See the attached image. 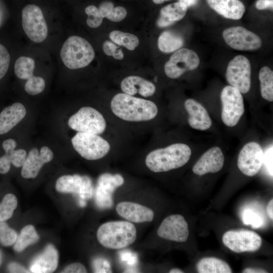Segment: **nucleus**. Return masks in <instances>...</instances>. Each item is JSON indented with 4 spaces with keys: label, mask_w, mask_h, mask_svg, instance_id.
<instances>
[{
    "label": "nucleus",
    "mask_w": 273,
    "mask_h": 273,
    "mask_svg": "<svg viewBox=\"0 0 273 273\" xmlns=\"http://www.w3.org/2000/svg\"><path fill=\"white\" fill-rule=\"evenodd\" d=\"M97 237L104 247L120 249L128 247L135 241L136 230L134 224L128 221H109L99 227Z\"/></svg>",
    "instance_id": "obj_3"
},
{
    "label": "nucleus",
    "mask_w": 273,
    "mask_h": 273,
    "mask_svg": "<svg viewBox=\"0 0 273 273\" xmlns=\"http://www.w3.org/2000/svg\"><path fill=\"white\" fill-rule=\"evenodd\" d=\"M39 239L34 227L32 225L25 226L17 236L14 249L17 252H21L29 245L36 243Z\"/></svg>",
    "instance_id": "obj_30"
},
{
    "label": "nucleus",
    "mask_w": 273,
    "mask_h": 273,
    "mask_svg": "<svg viewBox=\"0 0 273 273\" xmlns=\"http://www.w3.org/2000/svg\"><path fill=\"white\" fill-rule=\"evenodd\" d=\"M35 62L33 59L22 56L18 58L14 65V72L16 76L22 79H28L33 76Z\"/></svg>",
    "instance_id": "obj_32"
},
{
    "label": "nucleus",
    "mask_w": 273,
    "mask_h": 273,
    "mask_svg": "<svg viewBox=\"0 0 273 273\" xmlns=\"http://www.w3.org/2000/svg\"><path fill=\"white\" fill-rule=\"evenodd\" d=\"M85 12L88 16L86 23L89 27L95 28L101 25L104 17L98 8L93 5L88 6L85 8Z\"/></svg>",
    "instance_id": "obj_36"
},
{
    "label": "nucleus",
    "mask_w": 273,
    "mask_h": 273,
    "mask_svg": "<svg viewBox=\"0 0 273 273\" xmlns=\"http://www.w3.org/2000/svg\"><path fill=\"white\" fill-rule=\"evenodd\" d=\"M272 146L270 147L264 154L263 163H264L265 168L268 174L272 176Z\"/></svg>",
    "instance_id": "obj_41"
},
{
    "label": "nucleus",
    "mask_w": 273,
    "mask_h": 273,
    "mask_svg": "<svg viewBox=\"0 0 273 273\" xmlns=\"http://www.w3.org/2000/svg\"><path fill=\"white\" fill-rule=\"evenodd\" d=\"M169 273H183L184 271L178 268H173L169 270Z\"/></svg>",
    "instance_id": "obj_51"
},
{
    "label": "nucleus",
    "mask_w": 273,
    "mask_h": 273,
    "mask_svg": "<svg viewBox=\"0 0 273 273\" xmlns=\"http://www.w3.org/2000/svg\"><path fill=\"white\" fill-rule=\"evenodd\" d=\"M242 220L245 224H250L253 228L260 227L263 224L261 216L255 211L250 210H245L242 215Z\"/></svg>",
    "instance_id": "obj_37"
},
{
    "label": "nucleus",
    "mask_w": 273,
    "mask_h": 273,
    "mask_svg": "<svg viewBox=\"0 0 273 273\" xmlns=\"http://www.w3.org/2000/svg\"><path fill=\"white\" fill-rule=\"evenodd\" d=\"M16 231L11 229L4 221L0 222V242L5 246H9L15 243L17 238Z\"/></svg>",
    "instance_id": "obj_34"
},
{
    "label": "nucleus",
    "mask_w": 273,
    "mask_h": 273,
    "mask_svg": "<svg viewBox=\"0 0 273 273\" xmlns=\"http://www.w3.org/2000/svg\"><path fill=\"white\" fill-rule=\"evenodd\" d=\"M118 48V46L108 40L105 41L103 44V51L107 56H112L114 52Z\"/></svg>",
    "instance_id": "obj_44"
},
{
    "label": "nucleus",
    "mask_w": 273,
    "mask_h": 273,
    "mask_svg": "<svg viewBox=\"0 0 273 273\" xmlns=\"http://www.w3.org/2000/svg\"><path fill=\"white\" fill-rule=\"evenodd\" d=\"M251 67L250 62L245 56L238 55L229 63L225 74L231 86L241 93H248L251 87Z\"/></svg>",
    "instance_id": "obj_10"
},
{
    "label": "nucleus",
    "mask_w": 273,
    "mask_h": 273,
    "mask_svg": "<svg viewBox=\"0 0 273 273\" xmlns=\"http://www.w3.org/2000/svg\"><path fill=\"white\" fill-rule=\"evenodd\" d=\"M60 56L67 68L77 69L89 64L94 60L95 53L88 41L80 36L74 35L68 38L63 44Z\"/></svg>",
    "instance_id": "obj_4"
},
{
    "label": "nucleus",
    "mask_w": 273,
    "mask_h": 273,
    "mask_svg": "<svg viewBox=\"0 0 273 273\" xmlns=\"http://www.w3.org/2000/svg\"><path fill=\"white\" fill-rule=\"evenodd\" d=\"M109 37L116 44L123 46L130 51L134 50L140 43L138 37L135 35L119 30L111 31Z\"/></svg>",
    "instance_id": "obj_31"
},
{
    "label": "nucleus",
    "mask_w": 273,
    "mask_h": 273,
    "mask_svg": "<svg viewBox=\"0 0 273 273\" xmlns=\"http://www.w3.org/2000/svg\"><path fill=\"white\" fill-rule=\"evenodd\" d=\"M16 141L12 139L5 140L2 147L5 151L4 156L0 157V173L6 174L9 172L12 163L16 167L23 166L26 158V152L24 149L15 150Z\"/></svg>",
    "instance_id": "obj_19"
},
{
    "label": "nucleus",
    "mask_w": 273,
    "mask_h": 273,
    "mask_svg": "<svg viewBox=\"0 0 273 273\" xmlns=\"http://www.w3.org/2000/svg\"><path fill=\"white\" fill-rule=\"evenodd\" d=\"M163 239L177 242H186L189 235L188 223L180 214H172L164 218L157 230Z\"/></svg>",
    "instance_id": "obj_15"
},
{
    "label": "nucleus",
    "mask_w": 273,
    "mask_h": 273,
    "mask_svg": "<svg viewBox=\"0 0 273 273\" xmlns=\"http://www.w3.org/2000/svg\"><path fill=\"white\" fill-rule=\"evenodd\" d=\"M185 107L189 114L188 123L195 129L205 130L212 125V120L205 108L199 103L192 99L185 102Z\"/></svg>",
    "instance_id": "obj_20"
},
{
    "label": "nucleus",
    "mask_w": 273,
    "mask_h": 273,
    "mask_svg": "<svg viewBox=\"0 0 273 273\" xmlns=\"http://www.w3.org/2000/svg\"><path fill=\"white\" fill-rule=\"evenodd\" d=\"M199 273H231L232 269L224 261L215 257H205L197 264Z\"/></svg>",
    "instance_id": "obj_27"
},
{
    "label": "nucleus",
    "mask_w": 273,
    "mask_h": 273,
    "mask_svg": "<svg viewBox=\"0 0 273 273\" xmlns=\"http://www.w3.org/2000/svg\"><path fill=\"white\" fill-rule=\"evenodd\" d=\"M207 4L223 17L239 20L243 17L246 8L239 0H207Z\"/></svg>",
    "instance_id": "obj_24"
},
{
    "label": "nucleus",
    "mask_w": 273,
    "mask_h": 273,
    "mask_svg": "<svg viewBox=\"0 0 273 273\" xmlns=\"http://www.w3.org/2000/svg\"><path fill=\"white\" fill-rule=\"evenodd\" d=\"M224 158L220 148L213 147L207 151L193 167L194 173L202 175L219 171L224 164Z\"/></svg>",
    "instance_id": "obj_17"
},
{
    "label": "nucleus",
    "mask_w": 273,
    "mask_h": 273,
    "mask_svg": "<svg viewBox=\"0 0 273 273\" xmlns=\"http://www.w3.org/2000/svg\"><path fill=\"white\" fill-rule=\"evenodd\" d=\"M153 2L156 4H160L164 3L165 1H167L169 0H152Z\"/></svg>",
    "instance_id": "obj_52"
},
{
    "label": "nucleus",
    "mask_w": 273,
    "mask_h": 273,
    "mask_svg": "<svg viewBox=\"0 0 273 273\" xmlns=\"http://www.w3.org/2000/svg\"><path fill=\"white\" fill-rule=\"evenodd\" d=\"M126 15V9L122 6H117L114 7L106 18L112 22H117L123 20Z\"/></svg>",
    "instance_id": "obj_39"
},
{
    "label": "nucleus",
    "mask_w": 273,
    "mask_h": 273,
    "mask_svg": "<svg viewBox=\"0 0 273 273\" xmlns=\"http://www.w3.org/2000/svg\"><path fill=\"white\" fill-rule=\"evenodd\" d=\"M69 126L78 132L100 134L106 128V122L103 115L90 107L81 108L72 115L68 121Z\"/></svg>",
    "instance_id": "obj_6"
},
{
    "label": "nucleus",
    "mask_w": 273,
    "mask_h": 273,
    "mask_svg": "<svg viewBox=\"0 0 273 273\" xmlns=\"http://www.w3.org/2000/svg\"><path fill=\"white\" fill-rule=\"evenodd\" d=\"M17 205V199L14 195H6L0 203V222L5 221L10 218Z\"/></svg>",
    "instance_id": "obj_33"
},
{
    "label": "nucleus",
    "mask_w": 273,
    "mask_h": 273,
    "mask_svg": "<svg viewBox=\"0 0 273 273\" xmlns=\"http://www.w3.org/2000/svg\"><path fill=\"white\" fill-rule=\"evenodd\" d=\"M10 56L6 48L0 43V79L7 73L10 64Z\"/></svg>",
    "instance_id": "obj_38"
},
{
    "label": "nucleus",
    "mask_w": 273,
    "mask_h": 273,
    "mask_svg": "<svg viewBox=\"0 0 273 273\" xmlns=\"http://www.w3.org/2000/svg\"><path fill=\"white\" fill-rule=\"evenodd\" d=\"M180 2H181L185 4L187 7L193 6L195 5L197 2L198 0H179Z\"/></svg>",
    "instance_id": "obj_50"
},
{
    "label": "nucleus",
    "mask_w": 273,
    "mask_h": 273,
    "mask_svg": "<svg viewBox=\"0 0 273 273\" xmlns=\"http://www.w3.org/2000/svg\"><path fill=\"white\" fill-rule=\"evenodd\" d=\"M112 56L116 60H122L124 58V55L122 49L116 50L113 53Z\"/></svg>",
    "instance_id": "obj_49"
},
{
    "label": "nucleus",
    "mask_w": 273,
    "mask_h": 273,
    "mask_svg": "<svg viewBox=\"0 0 273 273\" xmlns=\"http://www.w3.org/2000/svg\"><path fill=\"white\" fill-rule=\"evenodd\" d=\"M269 1H272V0H269Z\"/></svg>",
    "instance_id": "obj_54"
},
{
    "label": "nucleus",
    "mask_w": 273,
    "mask_h": 273,
    "mask_svg": "<svg viewBox=\"0 0 273 273\" xmlns=\"http://www.w3.org/2000/svg\"><path fill=\"white\" fill-rule=\"evenodd\" d=\"M116 210L121 217L133 222H151L154 218V213L152 209L136 203L120 202L116 205Z\"/></svg>",
    "instance_id": "obj_18"
},
{
    "label": "nucleus",
    "mask_w": 273,
    "mask_h": 273,
    "mask_svg": "<svg viewBox=\"0 0 273 273\" xmlns=\"http://www.w3.org/2000/svg\"><path fill=\"white\" fill-rule=\"evenodd\" d=\"M266 212L268 215V216L271 220L273 219V199L271 200L268 203L267 207H266Z\"/></svg>",
    "instance_id": "obj_47"
},
{
    "label": "nucleus",
    "mask_w": 273,
    "mask_h": 273,
    "mask_svg": "<svg viewBox=\"0 0 273 273\" xmlns=\"http://www.w3.org/2000/svg\"><path fill=\"white\" fill-rule=\"evenodd\" d=\"M223 38L232 48L239 51H254L262 45L260 37L242 26H234L224 29Z\"/></svg>",
    "instance_id": "obj_12"
},
{
    "label": "nucleus",
    "mask_w": 273,
    "mask_h": 273,
    "mask_svg": "<svg viewBox=\"0 0 273 273\" xmlns=\"http://www.w3.org/2000/svg\"><path fill=\"white\" fill-rule=\"evenodd\" d=\"M264 153L260 146L255 142L248 143L240 151L237 165L245 175L253 176L258 173L263 161Z\"/></svg>",
    "instance_id": "obj_13"
},
{
    "label": "nucleus",
    "mask_w": 273,
    "mask_h": 273,
    "mask_svg": "<svg viewBox=\"0 0 273 273\" xmlns=\"http://www.w3.org/2000/svg\"><path fill=\"white\" fill-rule=\"evenodd\" d=\"M26 113L24 106L20 103L6 107L0 113V134L10 131L24 118Z\"/></svg>",
    "instance_id": "obj_25"
},
{
    "label": "nucleus",
    "mask_w": 273,
    "mask_h": 273,
    "mask_svg": "<svg viewBox=\"0 0 273 273\" xmlns=\"http://www.w3.org/2000/svg\"><path fill=\"white\" fill-rule=\"evenodd\" d=\"M62 272L85 273L87 272L85 267L80 263H73L66 266Z\"/></svg>",
    "instance_id": "obj_42"
},
{
    "label": "nucleus",
    "mask_w": 273,
    "mask_h": 273,
    "mask_svg": "<svg viewBox=\"0 0 273 273\" xmlns=\"http://www.w3.org/2000/svg\"><path fill=\"white\" fill-rule=\"evenodd\" d=\"M93 266L96 272H111L109 262L106 260L97 258L93 261Z\"/></svg>",
    "instance_id": "obj_40"
},
{
    "label": "nucleus",
    "mask_w": 273,
    "mask_h": 273,
    "mask_svg": "<svg viewBox=\"0 0 273 273\" xmlns=\"http://www.w3.org/2000/svg\"><path fill=\"white\" fill-rule=\"evenodd\" d=\"M200 64V59L193 50L187 48L176 51L165 64L164 71L169 78L179 77L185 72L197 68Z\"/></svg>",
    "instance_id": "obj_11"
},
{
    "label": "nucleus",
    "mask_w": 273,
    "mask_h": 273,
    "mask_svg": "<svg viewBox=\"0 0 273 273\" xmlns=\"http://www.w3.org/2000/svg\"><path fill=\"white\" fill-rule=\"evenodd\" d=\"M187 6L180 2L165 6L160 10V16L157 22L158 26L167 27L182 19L187 13Z\"/></svg>",
    "instance_id": "obj_26"
},
{
    "label": "nucleus",
    "mask_w": 273,
    "mask_h": 273,
    "mask_svg": "<svg viewBox=\"0 0 273 273\" xmlns=\"http://www.w3.org/2000/svg\"><path fill=\"white\" fill-rule=\"evenodd\" d=\"M244 273H266L265 270L260 268H246L243 270Z\"/></svg>",
    "instance_id": "obj_48"
},
{
    "label": "nucleus",
    "mask_w": 273,
    "mask_h": 273,
    "mask_svg": "<svg viewBox=\"0 0 273 273\" xmlns=\"http://www.w3.org/2000/svg\"><path fill=\"white\" fill-rule=\"evenodd\" d=\"M223 244L236 253L254 252L261 246V237L255 232L247 230H230L222 236Z\"/></svg>",
    "instance_id": "obj_9"
},
{
    "label": "nucleus",
    "mask_w": 273,
    "mask_h": 273,
    "mask_svg": "<svg viewBox=\"0 0 273 273\" xmlns=\"http://www.w3.org/2000/svg\"><path fill=\"white\" fill-rule=\"evenodd\" d=\"M53 157V153L48 147H41L39 152L36 148L32 149L22 166V176L25 178L36 177L42 166L50 162Z\"/></svg>",
    "instance_id": "obj_16"
},
{
    "label": "nucleus",
    "mask_w": 273,
    "mask_h": 273,
    "mask_svg": "<svg viewBox=\"0 0 273 273\" xmlns=\"http://www.w3.org/2000/svg\"><path fill=\"white\" fill-rule=\"evenodd\" d=\"M191 155L189 146L176 143L151 151L146 156L145 163L153 172H165L182 167L189 161Z\"/></svg>",
    "instance_id": "obj_2"
},
{
    "label": "nucleus",
    "mask_w": 273,
    "mask_h": 273,
    "mask_svg": "<svg viewBox=\"0 0 273 273\" xmlns=\"http://www.w3.org/2000/svg\"><path fill=\"white\" fill-rule=\"evenodd\" d=\"M23 29L28 38L34 42L43 41L48 35V26L40 8L29 4L22 10Z\"/></svg>",
    "instance_id": "obj_8"
},
{
    "label": "nucleus",
    "mask_w": 273,
    "mask_h": 273,
    "mask_svg": "<svg viewBox=\"0 0 273 273\" xmlns=\"http://www.w3.org/2000/svg\"><path fill=\"white\" fill-rule=\"evenodd\" d=\"M110 106L112 112L117 117L127 121L150 120L158 113V108L152 101L125 93H119L114 96Z\"/></svg>",
    "instance_id": "obj_1"
},
{
    "label": "nucleus",
    "mask_w": 273,
    "mask_h": 273,
    "mask_svg": "<svg viewBox=\"0 0 273 273\" xmlns=\"http://www.w3.org/2000/svg\"><path fill=\"white\" fill-rule=\"evenodd\" d=\"M55 187L59 192L76 194L82 200L90 199L93 195L92 180L86 175H63L58 178Z\"/></svg>",
    "instance_id": "obj_14"
},
{
    "label": "nucleus",
    "mask_w": 273,
    "mask_h": 273,
    "mask_svg": "<svg viewBox=\"0 0 273 273\" xmlns=\"http://www.w3.org/2000/svg\"><path fill=\"white\" fill-rule=\"evenodd\" d=\"M114 7V4L112 2L105 1L102 2L100 5L98 9L102 16L104 18L106 17L110 14Z\"/></svg>",
    "instance_id": "obj_43"
},
{
    "label": "nucleus",
    "mask_w": 273,
    "mask_h": 273,
    "mask_svg": "<svg viewBox=\"0 0 273 273\" xmlns=\"http://www.w3.org/2000/svg\"><path fill=\"white\" fill-rule=\"evenodd\" d=\"M2 256L1 252H0V264L2 262Z\"/></svg>",
    "instance_id": "obj_53"
},
{
    "label": "nucleus",
    "mask_w": 273,
    "mask_h": 273,
    "mask_svg": "<svg viewBox=\"0 0 273 273\" xmlns=\"http://www.w3.org/2000/svg\"><path fill=\"white\" fill-rule=\"evenodd\" d=\"M58 253L52 244L36 256L30 265V271L34 273H49L55 271L58 264Z\"/></svg>",
    "instance_id": "obj_21"
},
{
    "label": "nucleus",
    "mask_w": 273,
    "mask_h": 273,
    "mask_svg": "<svg viewBox=\"0 0 273 273\" xmlns=\"http://www.w3.org/2000/svg\"><path fill=\"white\" fill-rule=\"evenodd\" d=\"M120 87L125 94L134 96L139 93L144 97L152 96L156 91V86L152 82L135 75L124 78L121 82Z\"/></svg>",
    "instance_id": "obj_23"
},
{
    "label": "nucleus",
    "mask_w": 273,
    "mask_h": 273,
    "mask_svg": "<svg viewBox=\"0 0 273 273\" xmlns=\"http://www.w3.org/2000/svg\"><path fill=\"white\" fill-rule=\"evenodd\" d=\"M220 98L222 122L229 127H233L237 124L244 112L242 93L237 88L227 85L222 89Z\"/></svg>",
    "instance_id": "obj_7"
},
{
    "label": "nucleus",
    "mask_w": 273,
    "mask_h": 273,
    "mask_svg": "<svg viewBox=\"0 0 273 273\" xmlns=\"http://www.w3.org/2000/svg\"><path fill=\"white\" fill-rule=\"evenodd\" d=\"M258 10H262L267 9L272 10L273 1L269 0H258L255 4Z\"/></svg>",
    "instance_id": "obj_45"
},
{
    "label": "nucleus",
    "mask_w": 273,
    "mask_h": 273,
    "mask_svg": "<svg viewBox=\"0 0 273 273\" xmlns=\"http://www.w3.org/2000/svg\"><path fill=\"white\" fill-rule=\"evenodd\" d=\"M124 183L123 177L116 174L104 173L98 180L96 190L95 199L100 207H105L107 204V193H112L114 189Z\"/></svg>",
    "instance_id": "obj_22"
},
{
    "label": "nucleus",
    "mask_w": 273,
    "mask_h": 273,
    "mask_svg": "<svg viewBox=\"0 0 273 273\" xmlns=\"http://www.w3.org/2000/svg\"><path fill=\"white\" fill-rule=\"evenodd\" d=\"M184 43V38L180 35L170 31L163 32L158 39L159 50L166 53L179 50Z\"/></svg>",
    "instance_id": "obj_28"
},
{
    "label": "nucleus",
    "mask_w": 273,
    "mask_h": 273,
    "mask_svg": "<svg viewBox=\"0 0 273 273\" xmlns=\"http://www.w3.org/2000/svg\"><path fill=\"white\" fill-rule=\"evenodd\" d=\"M260 83L261 95L265 100L273 101V72L268 67H262L258 75Z\"/></svg>",
    "instance_id": "obj_29"
},
{
    "label": "nucleus",
    "mask_w": 273,
    "mask_h": 273,
    "mask_svg": "<svg viewBox=\"0 0 273 273\" xmlns=\"http://www.w3.org/2000/svg\"><path fill=\"white\" fill-rule=\"evenodd\" d=\"M74 149L83 158L88 160L100 159L110 150L109 143L98 134L78 132L72 138Z\"/></svg>",
    "instance_id": "obj_5"
},
{
    "label": "nucleus",
    "mask_w": 273,
    "mask_h": 273,
    "mask_svg": "<svg viewBox=\"0 0 273 273\" xmlns=\"http://www.w3.org/2000/svg\"><path fill=\"white\" fill-rule=\"evenodd\" d=\"M45 85V81L42 77L33 75L27 79L24 88L28 94L34 96L41 93Z\"/></svg>",
    "instance_id": "obj_35"
},
{
    "label": "nucleus",
    "mask_w": 273,
    "mask_h": 273,
    "mask_svg": "<svg viewBox=\"0 0 273 273\" xmlns=\"http://www.w3.org/2000/svg\"><path fill=\"white\" fill-rule=\"evenodd\" d=\"M8 269L11 272H28L29 271L24 267L16 262L10 263L8 266Z\"/></svg>",
    "instance_id": "obj_46"
}]
</instances>
